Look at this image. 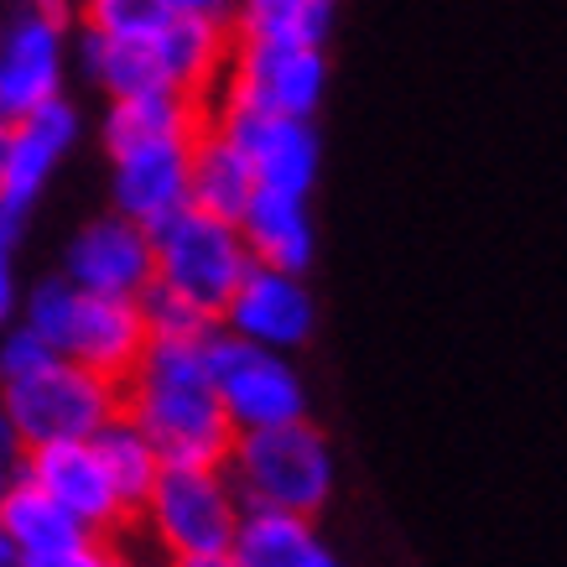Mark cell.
<instances>
[{
    "mask_svg": "<svg viewBox=\"0 0 567 567\" xmlns=\"http://www.w3.org/2000/svg\"><path fill=\"white\" fill-rule=\"evenodd\" d=\"M21 308V281H17V260H0V328L17 318Z\"/></svg>",
    "mask_w": 567,
    "mask_h": 567,
    "instance_id": "30",
    "label": "cell"
},
{
    "mask_svg": "<svg viewBox=\"0 0 567 567\" xmlns=\"http://www.w3.org/2000/svg\"><path fill=\"white\" fill-rule=\"evenodd\" d=\"M224 474L245 511H292L318 520V511L333 499V447L308 416L250 427L235 432Z\"/></svg>",
    "mask_w": 567,
    "mask_h": 567,
    "instance_id": "2",
    "label": "cell"
},
{
    "mask_svg": "<svg viewBox=\"0 0 567 567\" xmlns=\"http://www.w3.org/2000/svg\"><path fill=\"white\" fill-rule=\"evenodd\" d=\"M219 328L240 333L250 344L281 349V354L302 349L312 339V328H318V302L308 292V276L276 271V266H256L250 260V271L240 276L235 297L224 302Z\"/></svg>",
    "mask_w": 567,
    "mask_h": 567,
    "instance_id": "11",
    "label": "cell"
},
{
    "mask_svg": "<svg viewBox=\"0 0 567 567\" xmlns=\"http://www.w3.org/2000/svg\"><path fill=\"white\" fill-rule=\"evenodd\" d=\"M240 235L250 245V260L256 266H276V271H312V256H318V235H312V214L308 198H292V193H271L256 188V198L245 204Z\"/></svg>",
    "mask_w": 567,
    "mask_h": 567,
    "instance_id": "18",
    "label": "cell"
},
{
    "mask_svg": "<svg viewBox=\"0 0 567 567\" xmlns=\"http://www.w3.org/2000/svg\"><path fill=\"white\" fill-rule=\"evenodd\" d=\"M11 474H17V468H11V464H0V484H6V480H11Z\"/></svg>",
    "mask_w": 567,
    "mask_h": 567,
    "instance_id": "38",
    "label": "cell"
},
{
    "mask_svg": "<svg viewBox=\"0 0 567 567\" xmlns=\"http://www.w3.org/2000/svg\"><path fill=\"white\" fill-rule=\"evenodd\" d=\"M188 146L193 141H152L110 156V208L141 229H156L177 208H188Z\"/></svg>",
    "mask_w": 567,
    "mask_h": 567,
    "instance_id": "14",
    "label": "cell"
},
{
    "mask_svg": "<svg viewBox=\"0 0 567 567\" xmlns=\"http://www.w3.org/2000/svg\"><path fill=\"white\" fill-rule=\"evenodd\" d=\"M204 121H208L204 100L162 84V89H141V94L104 104L100 141L110 156H121V152H136V146H152V141H193Z\"/></svg>",
    "mask_w": 567,
    "mask_h": 567,
    "instance_id": "17",
    "label": "cell"
},
{
    "mask_svg": "<svg viewBox=\"0 0 567 567\" xmlns=\"http://www.w3.org/2000/svg\"><path fill=\"white\" fill-rule=\"evenodd\" d=\"M0 567H17V551H11V542H6V532H0Z\"/></svg>",
    "mask_w": 567,
    "mask_h": 567,
    "instance_id": "37",
    "label": "cell"
},
{
    "mask_svg": "<svg viewBox=\"0 0 567 567\" xmlns=\"http://www.w3.org/2000/svg\"><path fill=\"white\" fill-rule=\"evenodd\" d=\"M6 152H11V121H0V173H6Z\"/></svg>",
    "mask_w": 567,
    "mask_h": 567,
    "instance_id": "36",
    "label": "cell"
},
{
    "mask_svg": "<svg viewBox=\"0 0 567 567\" xmlns=\"http://www.w3.org/2000/svg\"><path fill=\"white\" fill-rule=\"evenodd\" d=\"M63 276L79 292H104V297H141L156 276L152 256V229H141L125 214H100L89 219L63 250Z\"/></svg>",
    "mask_w": 567,
    "mask_h": 567,
    "instance_id": "12",
    "label": "cell"
},
{
    "mask_svg": "<svg viewBox=\"0 0 567 567\" xmlns=\"http://www.w3.org/2000/svg\"><path fill=\"white\" fill-rule=\"evenodd\" d=\"M229 557L240 567H344L323 547L312 516H292V511H245Z\"/></svg>",
    "mask_w": 567,
    "mask_h": 567,
    "instance_id": "20",
    "label": "cell"
},
{
    "mask_svg": "<svg viewBox=\"0 0 567 567\" xmlns=\"http://www.w3.org/2000/svg\"><path fill=\"white\" fill-rule=\"evenodd\" d=\"M17 474H27L37 489H48V495L58 499L79 526H89V532L104 536V542H121V536L136 526V516L125 511L121 489L110 484V474H104L100 453H94L89 437L21 447Z\"/></svg>",
    "mask_w": 567,
    "mask_h": 567,
    "instance_id": "9",
    "label": "cell"
},
{
    "mask_svg": "<svg viewBox=\"0 0 567 567\" xmlns=\"http://www.w3.org/2000/svg\"><path fill=\"white\" fill-rule=\"evenodd\" d=\"M73 42H79V69L104 100H125V94H141V89H162V69H156L152 42H125V37H100L89 27H73Z\"/></svg>",
    "mask_w": 567,
    "mask_h": 567,
    "instance_id": "23",
    "label": "cell"
},
{
    "mask_svg": "<svg viewBox=\"0 0 567 567\" xmlns=\"http://www.w3.org/2000/svg\"><path fill=\"white\" fill-rule=\"evenodd\" d=\"M177 17V0H79V21L100 37H125V42H152L167 21Z\"/></svg>",
    "mask_w": 567,
    "mask_h": 567,
    "instance_id": "25",
    "label": "cell"
},
{
    "mask_svg": "<svg viewBox=\"0 0 567 567\" xmlns=\"http://www.w3.org/2000/svg\"><path fill=\"white\" fill-rule=\"evenodd\" d=\"M240 516L245 505L224 464H162L136 526H146L167 557H204L229 551Z\"/></svg>",
    "mask_w": 567,
    "mask_h": 567,
    "instance_id": "5",
    "label": "cell"
},
{
    "mask_svg": "<svg viewBox=\"0 0 567 567\" xmlns=\"http://www.w3.org/2000/svg\"><path fill=\"white\" fill-rule=\"evenodd\" d=\"M156 69L167 79V89H183L193 100H214L229 52H235V32L224 17H198V11H177L162 32L152 37Z\"/></svg>",
    "mask_w": 567,
    "mask_h": 567,
    "instance_id": "16",
    "label": "cell"
},
{
    "mask_svg": "<svg viewBox=\"0 0 567 567\" xmlns=\"http://www.w3.org/2000/svg\"><path fill=\"white\" fill-rule=\"evenodd\" d=\"M339 0H235L229 32L235 42H287V48H323L333 37Z\"/></svg>",
    "mask_w": 567,
    "mask_h": 567,
    "instance_id": "22",
    "label": "cell"
},
{
    "mask_svg": "<svg viewBox=\"0 0 567 567\" xmlns=\"http://www.w3.org/2000/svg\"><path fill=\"white\" fill-rule=\"evenodd\" d=\"M94 453H100V464H104V474H110V484L121 489V499H125V511L131 516H141V505H146V495H152V484H156V474H162V453L152 447V437L131 422V416H110L94 437Z\"/></svg>",
    "mask_w": 567,
    "mask_h": 567,
    "instance_id": "24",
    "label": "cell"
},
{
    "mask_svg": "<svg viewBox=\"0 0 567 567\" xmlns=\"http://www.w3.org/2000/svg\"><path fill=\"white\" fill-rule=\"evenodd\" d=\"M152 256L156 281L173 287L177 297H188L208 318H219L224 302L240 287V276L250 271V245H245L240 224L193 204L152 229Z\"/></svg>",
    "mask_w": 567,
    "mask_h": 567,
    "instance_id": "4",
    "label": "cell"
},
{
    "mask_svg": "<svg viewBox=\"0 0 567 567\" xmlns=\"http://www.w3.org/2000/svg\"><path fill=\"white\" fill-rule=\"evenodd\" d=\"M146 339H152V333H146V312H141L136 297L79 292L58 354H69V360L89 364L94 375L125 385V375L136 370L141 349H146Z\"/></svg>",
    "mask_w": 567,
    "mask_h": 567,
    "instance_id": "13",
    "label": "cell"
},
{
    "mask_svg": "<svg viewBox=\"0 0 567 567\" xmlns=\"http://www.w3.org/2000/svg\"><path fill=\"white\" fill-rule=\"evenodd\" d=\"M69 32L73 27L11 6V17L0 21V121H21L37 104L63 94Z\"/></svg>",
    "mask_w": 567,
    "mask_h": 567,
    "instance_id": "10",
    "label": "cell"
},
{
    "mask_svg": "<svg viewBox=\"0 0 567 567\" xmlns=\"http://www.w3.org/2000/svg\"><path fill=\"white\" fill-rule=\"evenodd\" d=\"M229 6L235 0H177V11H198V17H224V21H229Z\"/></svg>",
    "mask_w": 567,
    "mask_h": 567,
    "instance_id": "33",
    "label": "cell"
},
{
    "mask_svg": "<svg viewBox=\"0 0 567 567\" xmlns=\"http://www.w3.org/2000/svg\"><path fill=\"white\" fill-rule=\"evenodd\" d=\"M0 406L11 416L21 447L73 443V437H94L110 416H121V385L69 354H52L27 380L0 385Z\"/></svg>",
    "mask_w": 567,
    "mask_h": 567,
    "instance_id": "3",
    "label": "cell"
},
{
    "mask_svg": "<svg viewBox=\"0 0 567 567\" xmlns=\"http://www.w3.org/2000/svg\"><path fill=\"white\" fill-rule=\"evenodd\" d=\"M250 198H256V173L245 152L214 121H204L188 146V204L219 219H240Z\"/></svg>",
    "mask_w": 567,
    "mask_h": 567,
    "instance_id": "21",
    "label": "cell"
},
{
    "mask_svg": "<svg viewBox=\"0 0 567 567\" xmlns=\"http://www.w3.org/2000/svg\"><path fill=\"white\" fill-rule=\"evenodd\" d=\"M27 214H32V208L0 193V260H17L21 240H27Z\"/></svg>",
    "mask_w": 567,
    "mask_h": 567,
    "instance_id": "29",
    "label": "cell"
},
{
    "mask_svg": "<svg viewBox=\"0 0 567 567\" xmlns=\"http://www.w3.org/2000/svg\"><path fill=\"white\" fill-rule=\"evenodd\" d=\"M73 297H79V287H73L63 271L42 276L37 287H27V292H21L17 318L32 328V333H42L52 349H63V333H69V318H73Z\"/></svg>",
    "mask_w": 567,
    "mask_h": 567,
    "instance_id": "27",
    "label": "cell"
},
{
    "mask_svg": "<svg viewBox=\"0 0 567 567\" xmlns=\"http://www.w3.org/2000/svg\"><path fill=\"white\" fill-rule=\"evenodd\" d=\"M136 302H141V312H146V333H152V339H208V333L219 328V318H208L204 308H193L188 297H177L173 287H162L156 276Z\"/></svg>",
    "mask_w": 567,
    "mask_h": 567,
    "instance_id": "26",
    "label": "cell"
},
{
    "mask_svg": "<svg viewBox=\"0 0 567 567\" xmlns=\"http://www.w3.org/2000/svg\"><path fill=\"white\" fill-rule=\"evenodd\" d=\"M208 121L235 141L256 173V188L292 193L308 198L323 167V141L312 121H292V115H266V110H245V104L208 100Z\"/></svg>",
    "mask_w": 567,
    "mask_h": 567,
    "instance_id": "8",
    "label": "cell"
},
{
    "mask_svg": "<svg viewBox=\"0 0 567 567\" xmlns=\"http://www.w3.org/2000/svg\"><path fill=\"white\" fill-rule=\"evenodd\" d=\"M0 532L17 551V563H32V557H48V551L79 547V542H94L89 526L58 505L48 489H37L27 474H11L0 484Z\"/></svg>",
    "mask_w": 567,
    "mask_h": 567,
    "instance_id": "19",
    "label": "cell"
},
{
    "mask_svg": "<svg viewBox=\"0 0 567 567\" xmlns=\"http://www.w3.org/2000/svg\"><path fill=\"white\" fill-rule=\"evenodd\" d=\"M21 11H37V17L58 21V27H73L79 21V0H17Z\"/></svg>",
    "mask_w": 567,
    "mask_h": 567,
    "instance_id": "31",
    "label": "cell"
},
{
    "mask_svg": "<svg viewBox=\"0 0 567 567\" xmlns=\"http://www.w3.org/2000/svg\"><path fill=\"white\" fill-rule=\"evenodd\" d=\"M84 115L69 94L37 104L32 115L11 121V152H6V173H0V193L32 208L42 198V188L52 183V173L63 167V156L79 146Z\"/></svg>",
    "mask_w": 567,
    "mask_h": 567,
    "instance_id": "15",
    "label": "cell"
},
{
    "mask_svg": "<svg viewBox=\"0 0 567 567\" xmlns=\"http://www.w3.org/2000/svg\"><path fill=\"white\" fill-rule=\"evenodd\" d=\"M328 89L323 48H287V42H235L229 69H224L214 100L266 110V115H292L312 121Z\"/></svg>",
    "mask_w": 567,
    "mask_h": 567,
    "instance_id": "7",
    "label": "cell"
},
{
    "mask_svg": "<svg viewBox=\"0 0 567 567\" xmlns=\"http://www.w3.org/2000/svg\"><path fill=\"white\" fill-rule=\"evenodd\" d=\"M173 567H240L229 551H204V557H173Z\"/></svg>",
    "mask_w": 567,
    "mask_h": 567,
    "instance_id": "34",
    "label": "cell"
},
{
    "mask_svg": "<svg viewBox=\"0 0 567 567\" xmlns=\"http://www.w3.org/2000/svg\"><path fill=\"white\" fill-rule=\"evenodd\" d=\"M208 339H146L121 385V412L136 422L162 464H224L235 427L208 385Z\"/></svg>",
    "mask_w": 567,
    "mask_h": 567,
    "instance_id": "1",
    "label": "cell"
},
{
    "mask_svg": "<svg viewBox=\"0 0 567 567\" xmlns=\"http://www.w3.org/2000/svg\"><path fill=\"white\" fill-rule=\"evenodd\" d=\"M94 567H136V563H131V557H125V551L115 547V542H104L100 557H94Z\"/></svg>",
    "mask_w": 567,
    "mask_h": 567,
    "instance_id": "35",
    "label": "cell"
},
{
    "mask_svg": "<svg viewBox=\"0 0 567 567\" xmlns=\"http://www.w3.org/2000/svg\"><path fill=\"white\" fill-rule=\"evenodd\" d=\"M204 360H208V385H214L235 432L276 427V422L308 416L302 375L292 370V360L281 349L250 344V339L229 333V328H214L204 344Z\"/></svg>",
    "mask_w": 567,
    "mask_h": 567,
    "instance_id": "6",
    "label": "cell"
},
{
    "mask_svg": "<svg viewBox=\"0 0 567 567\" xmlns=\"http://www.w3.org/2000/svg\"><path fill=\"white\" fill-rule=\"evenodd\" d=\"M17 458H21V437H17V427H11V416H6V406H0V464H11V468H17Z\"/></svg>",
    "mask_w": 567,
    "mask_h": 567,
    "instance_id": "32",
    "label": "cell"
},
{
    "mask_svg": "<svg viewBox=\"0 0 567 567\" xmlns=\"http://www.w3.org/2000/svg\"><path fill=\"white\" fill-rule=\"evenodd\" d=\"M52 354H58V349H52L42 333H32V328L21 323V318H11V323L0 328V385L27 380L32 370H42Z\"/></svg>",
    "mask_w": 567,
    "mask_h": 567,
    "instance_id": "28",
    "label": "cell"
}]
</instances>
